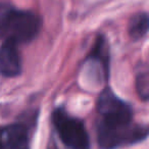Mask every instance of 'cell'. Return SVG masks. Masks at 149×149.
Returning a JSON list of instances; mask_svg holds the SVG:
<instances>
[{
    "mask_svg": "<svg viewBox=\"0 0 149 149\" xmlns=\"http://www.w3.org/2000/svg\"><path fill=\"white\" fill-rule=\"evenodd\" d=\"M42 21L33 11L0 5V38L17 44L33 41L41 31Z\"/></svg>",
    "mask_w": 149,
    "mask_h": 149,
    "instance_id": "6da1fadb",
    "label": "cell"
},
{
    "mask_svg": "<svg viewBox=\"0 0 149 149\" xmlns=\"http://www.w3.org/2000/svg\"><path fill=\"white\" fill-rule=\"evenodd\" d=\"M148 128L142 125L105 124L100 122L97 128V139L102 149H116L143 141L147 138Z\"/></svg>",
    "mask_w": 149,
    "mask_h": 149,
    "instance_id": "7a4b0ae2",
    "label": "cell"
},
{
    "mask_svg": "<svg viewBox=\"0 0 149 149\" xmlns=\"http://www.w3.org/2000/svg\"><path fill=\"white\" fill-rule=\"evenodd\" d=\"M52 122L63 144L70 149H90V138L81 120L70 116L62 108L52 114Z\"/></svg>",
    "mask_w": 149,
    "mask_h": 149,
    "instance_id": "3957f363",
    "label": "cell"
},
{
    "mask_svg": "<svg viewBox=\"0 0 149 149\" xmlns=\"http://www.w3.org/2000/svg\"><path fill=\"white\" fill-rule=\"evenodd\" d=\"M97 110L105 124H127L132 122V108L120 99L110 89L101 92L97 101Z\"/></svg>",
    "mask_w": 149,
    "mask_h": 149,
    "instance_id": "277c9868",
    "label": "cell"
},
{
    "mask_svg": "<svg viewBox=\"0 0 149 149\" xmlns=\"http://www.w3.org/2000/svg\"><path fill=\"white\" fill-rule=\"evenodd\" d=\"M0 149H30L27 128L21 124L0 127Z\"/></svg>",
    "mask_w": 149,
    "mask_h": 149,
    "instance_id": "5b68a950",
    "label": "cell"
},
{
    "mask_svg": "<svg viewBox=\"0 0 149 149\" xmlns=\"http://www.w3.org/2000/svg\"><path fill=\"white\" fill-rule=\"evenodd\" d=\"M22 72V58L17 44L4 41L0 47V74L4 77H17Z\"/></svg>",
    "mask_w": 149,
    "mask_h": 149,
    "instance_id": "8992f818",
    "label": "cell"
},
{
    "mask_svg": "<svg viewBox=\"0 0 149 149\" xmlns=\"http://www.w3.org/2000/svg\"><path fill=\"white\" fill-rule=\"evenodd\" d=\"M149 19L146 13H138L134 15L129 21L128 32L129 36L137 41L144 37L148 32Z\"/></svg>",
    "mask_w": 149,
    "mask_h": 149,
    "instance_id": "52a82bcc",
    "label": "cell"
},
{
    "mask_svg": "<svg viewBox=\"0 0 149 149\" xmlns=\"http://www.w3.org/2000/svg\"><path fill=\"white\" fill-rule=\"evenodd\" d=\"M136 90L139 97L143 101H147L149 97V74L148 72H141L136 78Z\"/></svg>",
    "mask_w": 149,
    "mask_h": 149,
    "instance_id": "ba28073f",
    "label": "cell"
}]
</instances>
